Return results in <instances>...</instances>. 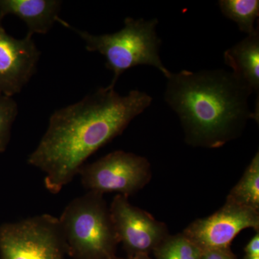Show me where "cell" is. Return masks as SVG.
Listing matches in <instances>:
<instances>
[{"label":"cell","mask_w":259,"mask_h":259,"mask_svg":"<svg viewBox=\"0 0 259 259\" xmlns=\"http://www.w3.org/2000/svg\"><path fill=\"white\" fill-rule=\"evenodd\" d=\"M152 102L149 95L137 90L123 96L112 87L98 89L52 114L45 134L29 155V164L45 174L48 191L59 193L89 157L122 134Z\"/></svg>","instance_id":"1"},{"label":"cell","mask_w":259,"mask_h":259,"mask_svg":"<svg viewBox=\"0 0 259 259\" xmlns=\"http://www.w3.org/2000/svg\"><path fill=\"white\" fill-rule=\"evenodd\" d=\"M166 79L165 102L180 118L186 142L194 147H221L254 120L248 104L253 92L232 71L182 70Z\"/></svg>","instance_id":"2"},{"label":"cell","mask_w":259,"mask_h":259,"mask_svg":"<svg viewBox=\"0 0 259 259\" xmlns=\"http://www.w3.org/2000/svg\"><path fill=\"white\" fill-rule=\"evenodd\" d=\"M158 19L126 18L124 27L113 33L93 35L72 28L85 42L90 52H98L106 60V67L113 72L109 86L115 88L121 75L131 68L141 65L153 66L168 77L171 71L166 69L160 56L161 40L156 28Z\"/></svg>","instance_id":"3"},{"label":"cell","mask_w":259,"mask_h":259,"mask_svg":"<svg viewBox=\"0 0 259 259\" xmlns=\"http://www.w3.org/2000/svg\"><path fill=\"white\" fill-rule=\"evenodd\" d=\"M59 219L66 253L76 259H113L119 243L103 194L73 199Z\"/></svg>","instance_id":"4"},{"label":"cell","mask_w":259,"mask_h":259,"mask_svg":"<svg viewBox=\"0 0 259 259\" xmlns=\"http://www.w3.org/2000/svg\"><path fill=\"white\" fill-rule=\"evenodd\" d=\"M58 218L42 214L0 227V258L64 259Z\"/></svg>","instance_id":"5"},{"label":"cell","mask_w":259,"mask_h":259,"mask_svg":"<svg viewBox=\"0 0 259 259\" xmlns=\"http://www.w3.org/2000/svg\"><path fill=\"white\" fill-rule=\"evenodd\" d=\"M81 185L88 192H117L128 197L144 188L151 178V165L135 153L116 151L79 170Z\"/></svg>","instance_id":"6"},{"label":"cell","mask_w":259,"mask_h":259,"mask_svg":"<svg viewBox=\"0 0 259 259\" xmlns=\"http://www.w3.org/2000/svg\"><path fill=\"white\" fill-rule=\"evenodd\" d=\"M109 208L117 239L129 256L148 255L169 235L164 223L130 203L126 196L117 194Z\"/></svg>","instance_id":"7"},{"label":"cell","mask_w":259,"mask_h":259,"mask_svg":"<svg viewBox=\"0 0 259 259\" xmlns=\"http://www.w3.org/2000/svg\"><path fill=\"white\" fill-rule=\"evenodd\" d=\"M247 228L258 231V211L227 199L222 208L194 221L183 233L202 250L223 249L230 248L234 238Z\"/></svg>","instance_id":"8"},{"label":"cell","mask_w":259,"mask_h":259,"mask_svg":"<svg viewBox=\"0 0 259 259\" xmlns=\"http://www.w3.org/2000/svg\"><path fill=\"white\" fill-rule=\"evenodd\" d=\"M1 21L0 18V95L13 97L36 71L40 51L32 34L15 38L7 33Z\"/></svg>","instance_id":"9"},{"label":"cell","mask_w":259,"mask_h":259,"mask_svg":"<svg viewBox=\"0 0 259 259\" xmlns=\"http://www.w3.org/2000/svg\"><path fill=\"white\" fill-rule=\"evenodd\" d=\"M61 6L58 0H0V18L15 15L25 22L28 33L46 34L60 20Z\"/></svg>","instance_id":"10"},{"label":"cell","mask_w":259,"mask_h":259,"mask_svg":"<svg viewBox=\"0 0 259 259\" xmlns=\"http://www.w3.org/2000/svg\"><path fill=\"white\" fill-rule=\"evenodd\" d=\"M224 61L232 72L249 87L258 97L259 30L247 35L224 53Z\"/></svg>","instance_id":"11"},{"label":"cell","mask_w":259,"mask_h":259,"mask_svg":"<svg viewBox=\"0 0 259 259\" xmlns=\"http://www.w3.org/2000/svg\"><path fill=\"white\" fill-rule=\"evenodd\" d=\"M228 200L258 210L259 209V153L257 152L243 177L231 191Z\"/></svg>","instance_id":"12"},{"label":"cell","mask_w":259,"mask_h":259,"mask_svg":"<svg viewBox=\"0 0 259 259\" xmlns=\"http://www.w3.org/2000/svg\"><path fill=\"white\" fill-rule=\"evenodd\" d=\"M218 5L222 14L236 23L246 35L258 28L255 23L259 16L258 0H220Z\"/></svg>","instance_id":"13"},{"label":"cell","mask_w":259,"mask_h":259,"mask_svg":"<svg viewBox=\"0 0 259 259\" xmlns=\"http://www.w3.org/2000/svg\"><path fill=\"white\" fill-rule=\"evenodd\" d=\"M153 253L156 259H201L202 250L182 233L168 235Z\"/></svg>","instance_id":"14"},{"label":"cell","mask_w":259,"mask_h":259,"mask_svg":"<svg viewBox=\"0 0 259 259\" xmlns=\"http://www.w3.org/2000/svg\"><path fill=\"white\" fill-rule=\"evenodd\" d=\"M18 113V105L13 97L0 95V153L4 152L8 147Z\"/></svg>","instance_id":"15"},{"label":"cell","mask_w":259,"mask_h":259,"mask_svg":"<svg viewBox=\"0 0 259 259\" xmlns=\"http://www.w3.org/2000/svg\"><path fill=\"white\" fill-rule=\"evenodd\" d=\"M201 259H236L231 248L202 250Z\"/></svg>","instance_id":"16"},{"label":"cell","mask_w":259,"mask_h":259,"mask_svg":"<svg viewBox=\"0 0 259 259\" xmlns=\"http://www.w3.org/2000/svg\"><path fill=\"white\" fill-rule=\"evenodd\" d=\"M245 255L259 257V235L257 232L245 248Z\"/></svg>","instance_id":"17"},{"label":"cell","mask_w":259,"mask_h":259,"mask_svg":"<svg viewBox=\"0 0 259 259\" xmlns=\"http://www.w3.org/2000/svg\"><path fill=\"white\" fill-rule=\"evenodd\" d=\"M113 259H151L148 255H132L128 256L127 258H120L115 257Z\"/></svg>","instance_id":"18"},{"label":"cell","mask_w":259,"mask_h":259,"mask_svg":"<svg viewBox=\"0 0 259 259\" xmlns=\"http://www.w3.org/2000/svg\"><path fill=\"white\" fill-rule=\"evenodd\" d=\"M244 259H259V257L248 256V255H245Z\"/></svg>","instance_id":"19"}]
</instances>
